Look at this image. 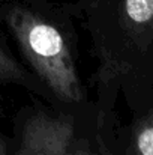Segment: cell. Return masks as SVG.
Masks as SVG:
<instances>
[{
    "label": "cell",
    "instance_id": "277c9868",
    "mask_svg": "<svg viewBox=\"0 0 153 155\" xmlns=\"http://www.w3.org/2000/svg\"><path fill=\"white\" fill-rule=\"evenodd\" d=\"M6 86H20L29 92L48 97L50 94L45 86L36 78V75L20 62L9 50L3 38L0 36V94Z\"/></svg>",
    "mask_w": 153,
    "mask_h": 155
},
{
    "label": "cell",
    "instance_id": "6da1fadb",
    "mask_svg": "<svg viewBox=\"0 0 153 155\" xmlns=\"http://www.w3.org/2000/svg\"><path fill=\"white\" fill-rule=\"evenodd\" d=\"M74 3L50 0H0V21L11 33L26 66L50 98L83 111L87 89L78 72Z\"/></svg>",
    "mask_w": 153,
    "mask_h": 155
},
{
    "label": "cell",
    "instance_id": "52a82bcc",
    "mask_svg": "<svg viewBox=\"0 0 153 155\" xmlns=\"http://www.w3.org/2000/svg\"><path fill=\"white\" fill-rule=\"evenodd\" d=\"M0 155H11V148L2 134H0Z\"/></svg>",
    "mask_w": 153,
    "mask_h": 155
},
{
    "label": "cell",
    "instance_id": "7a4b0ae2",
    "mask_svg": "<svg viewBox=\"0 0 153 155\" xmlns=\"http://www.w3.org/2000/svg\"><path fill=\"white\" fill-rule=\"evenodd\" d=\"M74 6L98 59V108L111 110L116 86L150 44L153 0H75Z\"/></svg>",
    "mask_w": 153,
    "mask_h": 155
},
{
    "label": "cell",
    "instance_id": "3957f363",
    "mask_svg": "<svg viewBox=\"0 0 153 155\" xmlns=\"http://www.w3.org/2000/svg\"><path fill=\"white\" fill-rule=\"evenodd\" d=\"M80 111L47 108L29 110L20 122L11 155H68L80 130Z\"/></svg>",
    "mask_w": 153,
    "mask_h": 155
},
{
    "label": "cell",
    "instance_id": "8992f818",
    "mask_svg": "<svg viewBox=\"0 0 153 155\" xmlns=\"http://www.w3.org/2000/svg\"><path fill=\"white\" fill-rule=\"evenodd\" d=\"M68 155H102L101 149L98 146L96 137H89V134H81V130H78Z\"/></svg>",
    "mask_w": 153,
    "mask_h": 155
},
{
    "label": "cell",
    "instance_id": "5b68a950",
    "mask_svg": "<svg viewBox=\"0 0 153 155\" xmlns=\"http://www.w3.org/2000/svg\"><path fill=\"white\" fill-rule=\"evenodd\" d=\"M132 155H153V120L140 122L132 133Z\"/></svg>",
    "mask_w": 153,
    "mask_h": 155
}]
</instances>
